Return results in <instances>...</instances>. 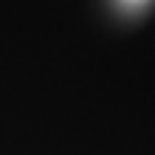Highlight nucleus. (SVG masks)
Returning a JSON list of instances; mask_svg holds the SVG:
<instances>
[{
  "label": "nucleus",
  "instance_id": "nucleus-1",
  "mask_svg": "<svg viewBox=\"0 0 155 155\" xmlns=\"http://www.w3.org/2000/svg\"><path fill=\"white\" fill-rule=\"evenodd\" d=\"M114 3L122 8V11H127V13H137V11H145L153 0H114Z\"/></svg>",
  "mask_w": 155,
  "mask_h": 155
}]
</instances>
